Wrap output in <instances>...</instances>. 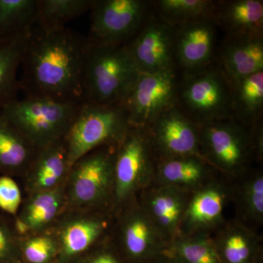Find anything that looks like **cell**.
I'll use <instances>...</instances> for the list:
<instances>
[{"label":"cell","mask_w":263,"mask_h":263,"mask_svg":"<svg viewBox=\"0 0 263 263\" xmlns=\"http://www.w3.org/2000/svg\"><path fill=\"white\" fill-rule=\"evenodd\" d=\"M88 45L86 37L67 28L41 30L27 37L19 79L26 98L81 101V82Z\"/></svg>","instance_id":"1"},{"label":"cell","mask_w":263,"mask_h":263,"mask_svg":"<svg viewBox=\"0 0 263 263\" xmlns=\"http://www.w3.org/2000/svg\"><path fill=\"white\" fill-rule=\"evenodd\" d=\"M199 128L200 154L221 174L235 179L254 166L262 165V123L249 127L227 118Z\"/></svg>","instance_id":"2"},{"label":"cell","mask_w":263,"mask_h":263,"mask_svg":"<svg viewBox=\"0 0 263 263\" xmlns=\"http://www.w3.org/2000/svg\"><path fill=\"white\" fill-rule=\"evenodd\" d=\"M127 46H89L81 82L82 103H122L139 76Z\"/></svg>","instance_id":"3"},{"label":"cell","mask_w":263,"mask_h":263,"mask_svg":"<svg viewBox=\"0 0 263 263\" xmlns=\"http://www.w3.org/2000/svg\"><path fill=\"white\" fill-rule=\"evenodd\" d=\"M82 103L25 97L11 102L0 113L40 149L65 139Z\"/></svg>","instance_id":"4"},{"label":"cell","mask_w":263,"mask_h":263,"mask_svg":"<svg viewBox=\"0 0 263 263\" xmlns=\"http://www.w3.org/2000/svg\"><path fill=\"white\" fill-rule=\"evenodd\" d=\"M117 146L99 147L71 166L65 183V210L111 209Z\"/></svg>","instance_id":"5"},{"label":"cell","mask_w":263,"mask_h":263,"mask_svg":"<svg viewBox=\"0 0 263 263\" xmlns=\"http://www.w3.org/2000/svg\"><path fill=\"white\" fill-rule=\"evenodd\" d=\"M156 166L146 128L130 127L116 148L111 206L114 214L155 183Z\"/></svg>","instance_id":"6"},{"label":"cell","mask_w":263,"mask_h":263,"mask_svg":"<svg viewBox=\"0 0 263 263\" xmlns=\"http://www.w3.org/2000/svg\"><path fill=\"white\" fill-rule=\"evenodd\" d=\"M131 126L122 103L100 105L83 103L65 138L70 168L99 147L117 145Z\"/></svg>","instance_id":"7"},{"label":"cell","mask_w":263,"mask_h":263,"mask_svg":"<svg viewBox=\"0 0 263 263\" xmlns=\"http://www.w3.org/2000/svg\"><path fill=\"white\" fill-rule=\"evenodd\" d=\"M176 105L197 125L233 118L230 81L217 64L179 82Z\"/></svg>","instance_id":"8"},{"label":"cell","mask_w":263,"mask_h":263,"mask_svg":"<svg viewBox=\"0 0 263 263\" xmlns=\"http://www.w3.org/2000/svg\"><path fill=\"white\" fill-rule=\"evenodd\" d=\"M116 214L107 210H65L52 231L59 245L58 263H79L108 239Z\"/></svg>","instance_id":"9"},{"label":"cell","mask_w":263,"mask_h":263,"mask_svg":"<svg viewBox=\"0 0 263 263\" xmlns=\"http://www.w3.org/2000/svg\"><path fill=\"white\" fill-rule=\"evenodd\" d=\"M146 0H95L86 37L91 46L127 44L152 15Z\"/></svg>","instance_id":"10"},{"label":"cell","mask_w":263,"mask_h":263,"mask_svg":"<svg viewBox=\"0 0 263 263\" xmlns=\"http://www.w3.org/2000/svg\"><path fill=\"white\" fill-rule=\"evenodd\" d=\"M110 239L126 263H148L168 249L135 198L116 214Z\"/></svg>","instance_id":"11"},{"label":"cell","mask_w":263,"mask_h":263,"mask_svg":"<svg viewBox=\"0 0 263 263\" xmlns=\"http://www.w3.org/2000/svg\"><path fill=\"white\" fill-rule=\"evenodd\" d=\"M179 86L176 67L153 74L140 73L122 103L131 127L147 128L176 105Z\"/></svg>","instance_id":"12"},{"label":"cell","mask_w":263,"mask_h":263,"mask_svg":"<svg viewBox=\"0 0 263 263\" xmlns=\"http://www.w3.org/2000/svg\"><path fill=\"white\" fill-rule=\"evenodd\" d=\"M233 181L218 171L194 190L180 224V235H212L226 222L224 212L232 203Z\"/></svg>","instance_id":"13"},{"label":"cell","mask_w":263,"mask_h":263,"mask_svg":"<svg viewBox=\"0 0 263 263\" xmlns=\"http://www.w3.org/2000/svg\"><path fill=\"white\" fill-rule=\"evenodd\" d=\"M146 129L157 161L201 155L200 128L177 105L161 114Z\"/></svg>","instance_id":"14"},{"label":"cell","mask_w":263,"mask_h":263,"mask_svg":"<svg viewBox=\"0 0 263 263\" xmlns=\"http://www.w3.org/2000/svg\"><path fill=\"white\" fill-rule=\"evenodd\" d=\"M174 40V27L151 15L126 46L138 72L153 74L176 67Z\"/></svg>","instance_id":"15"},{"label":"cell","mask_w":263,"mask_h":263,"mask_svg":"<svg viewBox=\"0 0 263 263\" xmlns=\"http://www.w3.org/2000/svg\"><path fill=\"white\" fill-rule=\"evenodd\" d=\"M216 28L212 18L174 27V63L182 70L183 76L198 73L214 64Z\"/></svg>","instance_id":"16"},{"label":"cell","mask_w":263,"mask_h":263,"mask_svg":"<svg viewBox=\"0 0 263 263\" xmlns=\"http://www.w3.org/2000/svg\"><path fill=\"white\" fill-rule=\"evenodd\" d=\"M191 195L186 190L154 183L137 196L138 203L168 246L180 235V224Z\"/></svg>","instance_id":"17"},{"label":"cell","mask_w":263,"mask_h":263,"mask_svg":"<svg viewBox=\"0 0 263 263\" xmlns=\"http://www.w3.org/2000/svg\"><path fill=\"white\" fill-rule=\"evenodd\" d=\"M65 183L27 195L12 222L18 236L51 229L65 209Z\"/></svg>","instance_id":"18"},{"label":"cell","mask_w":263,"mask_h":263,"mask_svg":"<svg viewBox=\"0 0 263 263\" xmlns=\"http://www.w3.org/2000/svg\"><path fill=\"white\" fill-rule=\"evenodd\" d=\"M217 65L229 81L263 71V34L226 36L219 51Z\"/></svg>","instance_id":"19"},{"label":"cell","mask_w":263,"mask_h":263,"mask_svg":"<svg viewBox=\"0 0 263 263\" xmlns=\"http://www.w3.org/2000/svg\"><path fill=\"white\" fill-rule=\"evenodd\" d=\"M70 169L65 140L40 148L23 177L27 195L53 190L63 184Z\"/></svg>","instance_id":"20"},{"label":"cell","mask_w":263,"mask_h":263,"mask_svg":"<svg viewBox=\"0 0 263 263\" xmlns=\"http://www.w3.org/2000/svg\"><path fill=\"white\" fill-rule=\"evenodd\" d=\"M222 263H253L262 252V235L235 220H227L212 235Z\"/></svg>","instance_id":"21"},{"label":"cell","mask_w":263,"mask_h":263,"mask_svg":"<svg viewBox=\"0 0 263 263\" xmlns=\"http://www.w3.org/2000/svg\"><path fill=\"white\" fill-rule=\"evenodd\" d=\"M217 171L202 155L157 161L155 184L194 190L209 181Z\"/></svg>","instance_id":"22"},{"label":"cell","mask_w":263,"mask_h":263,"mask_svg":"<svg viewBox=\"0 0 263 263\" xmlns=\"http://www.w3.org/2000/svg\"><path fill=\"white\" fill-rule=\"evenodd\" d=\"M212 20L226 36L263 34L262 0L216 1Z\"/></svg>","instance_id":"23"},{"label":"cell","mask_w":263,"mask_h":263,"mask_svg":"<svg viewBox=\"0 0 263 263\" xmlns=\"http://www.w3.org/2000/svg\"><path fill=\"white\" fill-rule=\"evenodd\" d=\"M235 219L258 232L263 227V168L255 165L233 181Z\"/></svg>","instance_id":"24"},{"label":"cell","mask_w":263,"mask_h":263,"mask_svg":"<svg viewBox=\"0 0 263 263\" xmlns=\"http://www.w3.org/2000/svg\"><path fill=\"white\" fill-rule=\"evenodd\" d=\"M38 150L0 113V176L23 178Z\"/></svg>","instance_id":"25"},{"label":"cell","mask_w":263,"mask_h":263,"mask_svg":"<svg viewBox=\"0 0 263 263\" xmlns=\"http://www.w3.org/2000/svg\"><path fill=\"white\" fill-rule=\"evenodd\" d=\"M230 82L233 118L249 127L262 122L263 71Z\"/></svg>","instance_id":"26"},{"label":"cell","mask_w":263,"mask_h":263,"mask_svg":"<svg viewBox=\"0 0 263 263\" xmlns=\"http://www.w3.org/2000/svg\"><path fill=\"white\" fill-rule=\"evenodd\" d=\"M37 12V0H0V46L29 32Z\"/></svg>","instance_id":"27"},{"label":"cell","mask_w":263,"mask_h":263,"mask_svg":"<svg viewBox=\"0 0 263 263\" xmlns=\"http://www.w3.org/2000/svg\"><path fill=\"white\" fill-rule=\"evenodd\" d=\"M29 32L0 46V111L18 99L20 86L17 74Z\"/></svg>","instance_id":"28"},{"label":"cell","mask_w":263,"mask_h":263,"mask_svg":"<svg viewBox=\"0 0 263 263\" xmlns=\"http://www.w3.org/2000/svg\"><path fill=\"white\" fill-rule=\"evenodd\" d=\"M95 0H37L34 27L51 31L65 28V24L91 10Z\"/></svg>","instance_id":"29"},{"label":"cell","mask_w":263,"mask_h":263,"mask_svg":"<svg viewBox=\"0 0 263 263\" xmlns=\"http://www.w3.org/2000/svg\"><path fill=\"white\" fill-rule=\"evenodd\" d=\"M156 15L172 27L202 18H212L216 1L157 0L152 2Z\"/></svg>","instance_id":"30"},{"label":"cell","mask_w":263,"mask_h":263,"mask_svg":"<svg viewBox=\"0 0 263 263\" xmlns=\"http://www.w3.org/2000/svg\"><path fill=\"white\" fill-rule=\"evenodd\" d=\"M167 250L186 263H222L210 234L179 235Z\"/></svg>","instance_id":"31"},{"label":"cell","mask_w":263,"mask_h":263,"mask_svg":"<svg viewBox=\"0 0 263 263\" xmlns=\"http://www.w3.org/2000/svg\"><path fill=\"white\" fill-rule=\"evenodd\" d=\"M22 263H55L59 245L52 230L19 236Z\"/></svg>","instance_id":"32"},{"label":"cell","mask_w":263,"mask_h":263,"mask_svg":"<svg viewBox=\"0 0 263 263\" xmlns=\"http://www.w3.org/2000/svg\"><path fill=\"white\" fill-rule=\"evenodd\" d=\"M0 263H22L19 236L13 224L0 218Z\"/></svg>","instance_id":"33"},{"label":"cell","mask_w":263,"mask_h":263,"mask_svg":"<svg viewBox=\"0 0 263 263\" xmlns=\"http://www.w3.org/2000/svg\"><path fill=\"white\" fill-rule=\"evenodd\" d=\"M22 202V191L13 177L5 175L0 176V209L14 217Z\"/></svg>","instance_id":"34"},{"label":"cell","mask_w":263,"mask_h":263,"mask_svg":"<svg viewBox=\"0 0 263 263\" xmlns=\"http://www.w3.org/2000/svg\"><path fill=\"white\" fill-rule=\"evenodd\" d=\"M79 263H126L110 238L93 249Z\"/></svg>","instance_id":"35"},{"label":"cell","mask_w":263,"mask_h":263,"mask_svg":"<svg viewBox=\"0 0 263 263\" xmlns=\"http://www.w3.org/2000/svg\"><path fill=\"white\" fill-rule=\"evenodd\" d=\"M148 263H186L178 256L170 252L168 250L156 257Z\"/></svg>","instance_id":"36"},{"label":"cell","mask_w":263,"mask_h":263,"mask_svg":"<svg viewBox=\"0 0 263 263\" xmlns=\"http://www.w3.org/2000/svg\"><path fill=\"white\" fill-rule=\"evenodd\" d=\"M253 263H263L262 252L259 254L258 257L256 258Z\"/></svg>","instance_id":"37"},{"label":"cell","mask_w":263,"mask_h":263,"mask_svg":"<svg viewBox=\"0 0 263 263\" xmlns=\"http://www.w3.org/2000/svg\"><path fill=\"white\" fill-rule=\"evenodd\" d=\"M55 263H58V262H55Z\"/></svg>","instance_id":"38"}]
</instances>
